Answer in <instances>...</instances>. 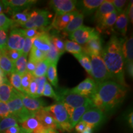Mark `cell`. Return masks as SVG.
<instances>
[{"label":"cell","instance_id":"obj_54","mask_svg":"<svg viewBox=\"0 0 133 133\" xmlns=\"http://www.w3.org/2000/svg\"><path fill=\"white\" fill-rule=\"evenodd\" d=\"M124 66H125V70L128 75L130 76L131 78H132L133 76V63L132 62H129L126 63L124 64Z\"/></svg>","mask_w":133,"mask_h":133},{"label":"cell","instance_id":"obj_48","mask_svg":"<svg viewBox=\"0 0 133 133\" xmlns=\"http://www.w3.org/2000/svg\"><path fill=\"white\" fill-rule=\"evenodd\" d=\"M11 115L7 103L0 101V119Z\"/></svg>","mask_w":133,"mask_h":133},{"label":"cell","instance_id":"obj_53","mask_svg":"<svg viewBox=\"0 0 133 133\" xmlns=\"http://www.w3.org/2000/svg\"><path fill=\"white\" fill-rule=\"evenodd\" d=\"M127 15L128 21H130L131 24L133 23V3L132 1L129 3L128 9H127Z\"/></svg>","mask_w":133,"mask_h":133},{"label":"cell","instance_id":"obj_30","mask_svg":"<svg viewBox=\"0 0 133 133\" xmlns=\"http://www.w3.org/2000/svg\"><path fill=\"white\" fill-rule=\"evenodd\" d=\"M19 125L18 121L15 116L10 115L8 117L0 119V133L4 132L5 130L12 126Z\"/></svg>","mask_w":133,"mask_h":133},{"label":"cell","instance_id":"obj_7","mask_svg":"<svg viewBox=\"0 0 133 133\" xmlns=\"http://www.w3.org/2000/svg\"><path fill=\"white\" fill-rule=\"evenodd\" d=\"M47 11L35 10L30 12L29 19L22 27L25 29H44L49 23V17Z\"/></svg>","mask_w":133,"mask_h":133},{"label":"cell","instance_id":"obj_5","mask_svg":"<svg viewBox=\"0 0 133 133\" xmlns=\"http://www.w3.org/2000/svg\"><path fill=\"white\" fill-rule=\"evenodd\" d=\"M57 102H61L64 105L69 106L73 109L81 107L86 104H92L89 97H84L72 92L69 89H62L57 94Z\"/></svg>","mask_w":133,"mask_h":133},{"label":"cell","instance_id":"obj_60","mask_svg":"<svg viewBox=\"0 0 133 133\" xmlns=\"http://www.w3.org/2000/svg\"><path fill=\"white\" fill-rule=\"evenodd\" d=\"M0 76H3V77H4V78L6 77V74H5L3 72V70H1V69H0Z\"/></svg>","mask_w":133,"mask_h":133},{"label":"cell","instance_id":"obj_36","mask_svg":"<svg viewBox=\"0 0 133 133\" xmlns=\"http://www.w3.org/2000/svg\"><path fill=\"white\" fill-rule=\"evenodd\" d=\"M27 56L22 54L21 56L14 62L15 70L17 73L22 75L26 72Z\"/></svg>","mask_w":133,"mask_h":133},{"label":"cell","instance_id":"obj_25","mask_svg":"<svg viewBox=\"0 0 133 133\" xmlns=\"http://www.w3.org/2000/svg\"><path fill=\"white\" fill-rule=\"evenodd\" d=\"M118 17V13L116 11H114L112 13H109L105 16L102 20L98 23V29L99 31L105 30L109 29H112L114 26L116 18Z\"/></svg>","mask_w":133,"mask_h":133},{"label":"cell","instance_id":"obj_15","mask_svg":"<svg viewBox=\"0 0 133 133\" xmlns=\"http://www.w3.org/2000/svg\"><path fill=\"white\" fill-rule=\"evenodd\" d=\"M19 92L24 107L29 112L35 114L45 107L46 103L43 100L31 97L24 93Z\"/></svg>","mask_w":133,"mask_h":133},{"label":"cell","instance_id":"obj_28","mask_svg":"<svg viewBox=\"0 0 133 133\" xmlns=\"http://www.w3.org/2000/svg\"><path fill=\"white\" fill-rule=\"evenodd\" d=\"M84 14L81 12H78L77 14L74 17V18L71 20L70 22L68 24L63 31L65 33L70 34L74 31L76 30L83 25V21H84Z\"/></svg>","mask_w":133,"mask_h":133},{"label":"cell","instance_id":"obj_58","mask_svg":"<svg viewBox=\"0 0 133 133\" xmlns=\"http://www.w3.org/2000/svg\"><path fill=\"white\" fill-rule=\"evenodd\" d=\"M5 11V6L2 1H0V14H3V11Z\"/></svg>","mask_w":133,"mask_h":133},{"label":"cell","instance_id":"obj_56","mask_svg":"<svg viewBox=\"0 0 133 133\" xmlns=\"http://www.w3.org/2000/svg\"><path fill=\"white\" fill-rule=\"evenodd\" d=\"M128 124L131 128H133V114L132 112L130 113L129 114L128 116Z\"/></svg>","mask_w":133,"mask_h":133},{"label":"cell","instance_id":"obj_29","mask_svg":"<svg viewBox=\"0 0 133 133\" xmlns=\"http://www.w3.org/2000/svg\"><path fill=\"white\" fill-rule=\"evenodd\" d=\"M0 69L2 70L6 75V74H11L16 71L14 63L3 52L0 57Z\"/></svg>","mask_w":133,"mask_h":133},{"label":"cell","instance_id":"obj_35","mask_svg":"<svg viewBox=\"0 0 133 133\" xmlns=\"http://www.w3.org/2000/svg\"><path fill=\"white\" fill-rule=\"evenodd\" d=\"M61 54L59 52L57 49L54 47V44L51 43L50 49L46 52V59L49 64H54L57 65Z\"/></svg>","mask_w":133,"mask_h":133},{"label":"cell","instance_id":"obj_51","mask_svg":"<svg viewBox=\"0 0 133 133\" xmlns=\"http://www.w3.org/2000/svg\"><path fill=\"white\" fill-rule=\"evenodd\" d=\"M88 125L86 123L80 121L78 123L76 124L75 127V130L77 133H82L86 129Z\"/></svg>","mask_w":133,"mask_h":133},{"label":"cell","instance_id":"obj_27","mask_svg":"<svg viewBox=\"0 0 133 133\" xmlns=\"http://www.w3.org/2000/svg\"><path fill=\"white\" fill-rule=\"evenodd\" d=\"M104 0H83L79 3L83 14L92 13L96 11Z\"/></svg>","mask_w":133,"mask_h":133},{"label":"cell","instance_id":"obj_37","mask_svg":"<svg viewBox=\"0 0 133 133\" xmlns=\"http://www.w3.org/2000/svg\"><path fill=\"white\" fill-rule=\"evenodd\" d=\"M9 83L12 86L14 89L20 92H24L21 86V75H19L16 71L10 74L9 76Z\"/></svg>","mask_w":133,"mask_h":133},{"label":"cell","instance_id":"obj_38","mask_svg":"<svg viewBox=\"0 0 133 133\" xmlns=\"http://www.w3.org/2000/svg\"><path fill=\"white\" fill-rule=\"evenodd\" d=\"M44 59H46V52L32 47L30 52L29 60L35 63H38L44 61Z\"/></svg>","mask_w":133,"mask_h":133},{"label":"cell","instance_id":"obj_62","mask_svg":"<svg viewBox=\"0 0 133 133\" xmlns=\"http://www.w3.org/2000/svg\"><path fill=\"white\" fill-rule=\"evenodd\" d=\"M19 133H28V132H26L25 131H24V129H22L21 128V131H20V132H19Z\"/></svg>","mask_w":133,"mask_h":133},{"label":"cell","instance_id":"obj_6","mask_svg":"<svg viewBox=\"0 0 133 133\" xmlns=\"http://www.w3.org/2000/svg\"><path fill=\"white\" fill-rule=\"evenodd\" d=\"M7 104L11 114L16 118L19 123L34 114L25 109L19 95V91L16 89L14 96L9 102H7Z\"/></svg>","mask_w":133,"mask_h":133},{"label":"cell","instance_id":"obj_1","mask_svg":"<svg viewBox=\"0 0 133 133\" xmlns=\"http://www.w3.org/2000/svg\"><path fill=\"white\" fill-rule=\"evenodd\" d=\"M126 88L114 81H106L97 84L94 92L89 96L94 107L109 112L118 107L125 99Z\"/></svg>","mask_w":133,"mask_h":133},{"label":"cell","instance_id":"obj_19","mask_svg":"<svg viewBox=\"0 0 133 133\" xmlns=\"http://www.w3.org/2000/svg\"><path fill=\"white\" fill-rule=\"evenodd\" d=\"M51 37L45 32L34 38L33 47L41 50L43 52H47L51 48Z\"/></svg>","mask_w":133,"mask_h":133},{"label":"cell","instance_id":"obj_13","mask_svg":"<svg viewBox=\"0 0 133 133\" xmlns=\"http://www.w3.org/2000/svg\"><path fill=\"white\" fill-rule=\"evenodd\" d=\"M97 86V84L91 78H87L79 83L78 85L70 90L72 92L80 96L89 97L94 92Z\"/></svg>","mask_w":133,"mask_h":133},{"label":"cell","instance_id":"obj_22","mask_svg":"<svg viewBox=\"0 0 133 133\" xmlns=\"http://www.w3.org/2000/svg\"><path fill=\"white\" fill-rule=\"evenodd\" d=\"M15 89L10 84L8 79L5 78L2 84L0 85V101L7 103L14 96Z\"/></svg>","mask_w":133,"mask_h":133},{"label":"cell","instance_id":"obj_32","mask_svg":"<svg viewBox=\"0 0 133 133\" xmlns=\"http://www.w3.org/2000/svg\"><path fill=\"white\" fill-rule=\"evenodd\" d=\"M65 51L74 55L80 54L83 53V47L79 44L71 40H66L64 42Z\"/></svg>","mask_w":133,"mask_h":133},{"label":"cell","instance_id":"obj_49","mask_svg":"<svg viewBox=\"0 0 133 133\" xmlns=\"http://www.w3.org/2000/svg\"><path fill=\"white\" fill-rule=\"evenodd\" d=\"M36 93H37V84H36L35 79L34 76H33L32 80H31L30 84L29 91H28L26 95L33 98H37V97H36Z\"/></svg>","mask_w":133,"mask_h":133},{"label":"cell","instance_id":"obj_45","mask_svg":"<svg viewBox=\"0 0 133 133\" xmlns=\"http://www.w3.org/2000/svg\"><path fill=\"white\" fill-rule=\"evenodd\" d=\"M8 30L0 29V49L1 51L7 48L8 41Z\"/></svg>","mask_w":133,"mask_h":133},{"label":"cell","instance_id":"obj_50","mask_svg":"<svg viewBox=\"0 0 133 133\" xmlns=\"http://www.w3.org/2000/svg\"><path fill=\"white\" fill-rule=\"evenodd\" d=\"M127 1L125 0H114L112 3L118 14H120L124 11V6Z\"/></svg>","mask_w":133,"mask_h":133},{"label":"cell","instance_id":"obj_33","mask_svg":"<svg viewBox=\"0 0 133 133\" xmlns=\"http://www.w3.org/2000/svg\"><path fill=\"white\" fill-rule=\"evenodd\" d=\"M47 78L50 83L55 87L58 86V77L56 64H49L47 70Z\"/></svg>","mask_w":133,"mask_h":133},{"label":"cell","instance_id":"obj_10","mask_svg":"<svg viewBox=\"0 0 133 133\" xmlns=\"http://www.w3.org/2000/svg\"><path fill=\"white\" fill-rule=\"evenodd\" d=\"M83 52L88 56L101 55L102 50V40L97 31H94L90 39L83 46Z\"/></svg>","mask_w":133,"mask_h":133},{"label":"cell","instance_id":"obj_3","mask_svg":"<svg viewBox=\"0 0 133 133\" xmlns=\"http://www.w3.org/2000/svg\"><path fill=\"white\" fill-rule=\"evenodd\" d=\"M44 109L51 113L57 123L58 129L66 132H70L72 130L70 117L64 104L61 102H57L50 106L45 107Z\"/></svg>","mask_w":133,"mask_h":133},{"label":"cell","instance_id":"obj_4","mask_svg":"<svg viewBox=\"0 0 133 133\" xmlns=\"http://www.w3.org/2000/svg\"><path fill=\"white\" fill-rule=\"evenodd\" d=\"M90 56L91 57V76L96 84H101L112 79L101 55H91Z\"/></svg>","mask_w":133,"mask_h":133},{"label":"cell","instance_id":"obj_43","mask_svg":"<svg viewBox=\"0 0 133 133\" xmlns=\"http://www.w3.org/2000/svg\"><path fill=\"white\" fill-rule=\"evenodd\" d=\"M34 78L36 82V84H37V93H36V97L38 98L42 96L44 85H45L46 83L47 82V78H46V76L39 78Z\"/></svg>","mask_w":133,"mask_h":133},{"label":"cell","instance_id":"obj_17","mask_svg":"<svg viewBox=\"0 0 133 133\" xmlns=\"http://www.w3.org/2000/svg\"><path fill=\"white\" fill-rule=\"evenodd\" d=\"M20 124L21 128L28 133H39L45 129L35 114Z\"/></svg>","mask_w":133,"mask_h":133},{"label":"cell","instance_id":"obj_31","mask_svg":"<svg viewBox=\"0 0 133 133\" xmlns=\"http://www.w3.org/2000/svg\"><path fill=\"white\" fill-rule=\"evenodd\" d=\"M49 65V63L46 59H44V61L36 63L35 70L34 72L33 73L32 75L36 78L45 76L46 73H47Z\"/></svg>","mask_w":133,"mask_h":133},{"label":"cell","instance_id":"obj_34","mask_svg":"<svg viewBox=\"0 0 133 133\" xmlns=\"http://www.w3.org/2000/svg\"><path fill=\"white\" fill-rule=\"evenodd\" d=\"M76 59H78L79 64L81 65V66L84 68V70L87 71V73L91 75V59L89 58V56L84 54V52L80 54L74 55Z\"/></svg>","mask_w":133,"mask_h":133},{"label":"cell","instance_id":"obj_63","mask_svg":"<svg viewBox=\"0 0 133 133\" xmlns=\"http://www.w3.org/2000/svg\"><path fill=\"white\" fill-rule=\"evenodd\" d=\"M1 54H2V51H1V50L0 49V57H1Z\"/></svg>","mask_w":133,"mask_h":133},{"label":"cell","instance_id":"obj_16","mask_svg":"<svg viewBox=\"0 0 133 133\" xmlns=\"http://www.w3.org/2000/svg\"><path fill=\"white\" fill-rule=\"evenodd\" d=\"M44 108L35 113V115L44 129L57 130L58 129L57 125L54 117L51 113H49Z\"/></svg>","mask_w":133,"mask_h":133},{"label":"cell","instance_id":"obj_20","mask_svg":"<svg viewBox=\"0 0 133 133\" xmlns=\"http://www.w3.org/2000/svg\"><path fill=\"white\" fill-rule=\"evenodd\" d=\"M92 107H94L92 104H89L74 109L72 114L70 117V123L71 128H74L76 125V124L78 123L80 121L83 115L85 114L88 110Z\"/></svg>","mask_w":133,"mask_h":133},{"label":"cell","instance_id":"obj_57","mask_svg":"<svg viewBox=\"0 0 133 133\" xmlns=\"http://www.w3.org/2000/svg\"><path fill=\"white\" fill-rule=\"evenodd\" d=\"M39 133H57L56 130H53V129H44L41 132Z\"/></svg>","mask_w":133,"mask_h":133},{"label":"cell","instance_id":"obj_42","mask_svg":"<svg viewBox=\"0 0 133 133\" xmlns=\"http://www.w3.org/2000/svg\"><path fill=\"white\" fill-rule=\"evenodd\" d=\"M43 96H45V97L52 98V99H54L57 102L58 100V96L57 94L54 92V89H52V86L48 82H46L45 85H44V89L43 91Z\"/></svg>","mask_w":133,"mask_h":133},{"label":"cell","instance_id":"obj_12","mask_svg":"<svg viewBox=\"0 0 133 133\" xmlns=\"http://www.w3.org/2000/svg\"><path fill=\"white\" fill-rule=\"evenodd\" d=\"M49 4L56 12V15H61L76 11V1L72 0H52Z\"/></svg>","mask_w":133,"mask_h":133},{"label":"cell","instance_id":"obj_61","mask_svg":"<svg viewBox=\"0 0 133 133\" xmlns=\"http://www.w3.org/2000/svg\"><path fill=\"white\" fill-rule=\"evenodd\" d=\"M6 78V77L4 78V77H3V76H0V85H1V84H2V83H3V81H4V79Z\"/></svg>","mask_w":133,"mask_h":133},{"label":"cell","instance_id":"obj_47","mask_svg":"<svg viewBox=\"0 0 133 133\" xmlns=\"http://www.w3.org/2000/svg\"><path fill=\"white\" fill-rule=\"evenodd\" d=\"M33 41H34V38H25L24 47H23L22 51V54L24 55V56H28V54L30 52L31 48L33 47Z\"/></svg>","mask_w":133,"mask_h":133},{"label":"cell","instance_id":"obj_41","mask_svg":"<svg viewBox=\"0 0 133 133\" xmlns=\"http://www.w3.org/2000/svg\"><path fill=\"white\" fill-rule=\"evenodd\" d=\"M44 33H45V31L43 30V29H23V33L25 38H35Z\"/></svg>","mask_w":133,"mask_h":133},{"label":"cell","instance_id":"obj_14","mask_svg":"<svg viewBox=\"0 0 133 133\" xmlns=\"http://www.w3.org/2000/svg\"><path fill=\"white\" fill-rule=\"evenodd\" d=\"M5 6V11L7 12H17L27 9L35 4V0H8L2 1Z\"/></svg>","mask_w":133,"mask_h":133},{"label":"cell","instance_id":"obj_55","mask_svg":"<svg viewBox=\"0 0 133 133\" xmlns=\"http://www.w3.org/2000/svg\"><path fill=\"white\" fill-rule=\"evenodd\" d=\"M20 131H21V127L19 125H17L9 128L2 133H19Z\"/></svg>","mask_w":133,"mask_h":133},{"label":"cell","instance_id":"obj_23","mask_svg":"<svg viewBox=\"0 0 133 133\" xmlns=\"http://www.w3.org/2000/svg\"><path fill=\"white\" fill-rule=\"evenodd\" d=\"M116 10L112 4V1H110V0L104 1L102 3V4L96 10L94 17H95V19L97 21V24L102 20L105 16L109 14V13L114 12Z\"/></svg>","mask_w":133,"mask_h":133},{"label":"cell","instance_id":"obj_24","mask_svg":"<svg viewBox=\"0 0 133 133\" xmlns=\"http://www.w3.org/2000/svg\"><path fill=\"white\" fill-rule=\"evenodd\" d=\"M123 56L124 64L126 63L132 62L133 60V38L131 36L126 40H124L121 46Z\"/></svg>","mask_w":133,"mask_h":133},{"label":"cell","instance_id":"obj_26","mask_svg":"<svg viewBox=\"0 0 133 133\" xmlns=\"http://www.w3.org/2000/svg\"><path fill=\"white\" fill-rule=\"evenodd\" d=\"M11 14V21L12 22V26H23L29 20L30 12H29L28 9H25L22 11L13 12Z\"/></svg>","mask_w":133,"mask_h":133},{"label":"cell","instance_id":"obj_39","mask_svg":"<svg viewBox=\"0 0 133 133\" xmlns=\"http://www.w3.org/2000/svg\"><path fill=\"white\" fill-rule=\"evenodd\" d=\"M33 78V76L32 75L28 72H26L25 74L21 75V86L24 94H27L30 84Z\"/></svg>","mask_w":133,"mask_h":133},{"label":"cell","instance_id":"obj_44","mask_svg":"<svg viewBox=\"0 0 133 133\" xmlns=\"http://www.w3.org/2000/svg\"><path fill=\"white\" fill-rule=\"evenodd\" d=\"M2 52L4 53V54L14 63L16 62L17 60L21 57V55L22 54L21 51H16V50L8 49L7 48L5 50H4V51H3Z\"/></svg>","mask_w":133,"mask_h":133},{"label":"cell","instance_id":"obj_59","mask_svg":"<svg viewBox=\"0 0 133 133\" xmlns=\"http://www.w3.org/2000/svg\"><path fill=\"white\" fill-rule=\"evenodd\" d=\"M82 133H92V128L89 127V126L86 128V129Z\"/></svg>","mask_w":133,"mask_h":133},{"label":"cell","instance_id":"obj_46","mask_svg":"<svg viewBox=\"0 0 133 133\" xmlns=\"http://www.w3.org/2000/svg\"><path fill=\"white\" fill-rule=\"evenodd\" d=\"M12 25V22L11 19L8 18L4 14H0V29L8 30Z\"/></svg>","mask_w":133,"mask_h":133},{"label":"cell","instance_id":"obj_52","mask_svg":"<svg viewBox=\"0 0 133 133\" xmlns=\"http://www.w3.org/2000/svg\"><path fill=\"white\" fill-rule=\"evenodd\" d=\"M36 65V63L33 62L30 60H29V61L26 63V72L33 75V73L34 72L35 70Z\"/></svg>","mask_w":133,"mask_h":133},{"label":"cell","instance_id":"obj_2","mask_svg":"<svg viewBox=\"0 0 133 133\" xmlns=\"http://www.w3.org/2000/svg\"><path fill=\"white\" fill-rule=\"evenodd\" d=\"M123 41L113 36L101 52V57L110 75L111 78L121 86L128 85L124 78V61L121 46Z\"/></svg>","mask_w":133,"mask_h":133},{"label":"cell","instance_id":"obj_9","mask_svg":"<svg viewBox=\"0 0 133 133\" xmlns=\"http://www.w3.org/2000/svg\"><path fill=\"white\" fill-rule=\"evenodd\" d=\"M25 37L23 29H16L10 33L7 41V49L16 50L22 52L24 45Z\"/></svg>","mask_w":133,"mask_h":133},{"label":"cell","instance_id":"obj_40","mask_svg":"<svg viewBox=\"0 0 133 133\" xmlns=\"http://www.w3.org/2000/svg\"><path fill=\"white\" fill-rule=\"evenodd\" d=\"M51 41L60 54L61 55L64 54L65 51V44L62 39L57 36H52L51 37Z\"/></svg>","mask_w":133,"mask_h":133},{"label":"cell","instance_id":"obj_11","mask_svg":"<svg viewBox=\"0 0 133 133\" xmlns=\"http://www.w3.org/2000/svg\"><path fill=\"white\" fill-rule=\"evenodd\" d=\"M95 29L82 25L80 28L69 34L71 41H74L79 45H84L94 34Z\"/></svg>","mask_w":133,"mask_h":133},{"label":"cell","instance_id":"obj_18","mask_svg":"<svg viewBox=\"0 0 133 133\" xmlns=\"http://www.w3.org/2000/svg\"><path fill=\"white\" fill-rule=\"evenodd\" d=\"M78 12L79 11H75L64 14L56 15L52 23L53 26L58 31H63Z\"/></svg>","mask_w":133,"mask_h":133},{"label":"cell","instance_id":"obj_8","mask_svg":"<svg viewBox=\"0 0 133 133\" xmlns=\"http://www.w3.org/2000/svg\"><path fill=\"white\" fill-rule=\"evenodd\" d=\"M105 119V113L97 108L92 107L83 115L80 121L86 123L89 127L93 129L99 126Z\"/></svg>","mask_w":133,"mask_h":133},{"label":"cell","instance_id":"obj_21","mask_svg":"<svg viewBox=\"0 0 133 133\" xmlns=\"http://www.w3.org/2000/svg\"><path fill=\"white\" fill-rule=\"evenodd\" d=\"M128 21L127 9H124V11L118 16L115 24L114 25L115 29L123 36L126 35V31H127Z\"/></svg>","mask_w":133,"mask_h":133}]
</instances>
